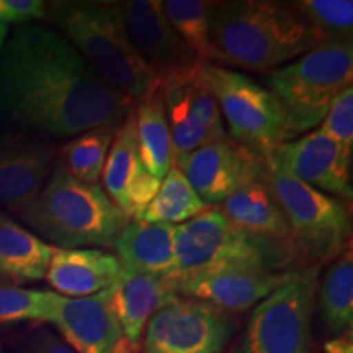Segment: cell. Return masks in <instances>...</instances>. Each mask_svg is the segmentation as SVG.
I'll return each mask as SVG.
<instances>
[{"label": "cell", "instance_id": "1", "mask_svg": "<svg viewBox=\"0 0 353 353\" xmlns=\"http://www.w3.org/2000/svg\"><path fill=\"white\" fill-rule=\"evenodd\" d=\"M134 105L57 30L28 23L8 33L0 52V114L17 126L76 138L121 125Z\"/></svg>", "mask_w": 353, "mask_h": 353}, {"label": "cell", "instance_id": "10", "mask_svg": "<svg viewBox=\"0 0 353 353\" xmlns=\"http://www.w3.org/2000/svg\"><path fill=\"white\" fill-rule=\"evenodd\" d=\"M234 322L208 303L175 296L145 324L144 353H223Z\"/></svg>", "mask_w": 353, "mask_h": 353}, {"label": "cell", "instance_id": "37", "mask_svg": "<svg viewBox=\"0 0 353 353\" xmlns=\"http://www.w3.org/2000/svg\"><path fill=\"white\" fill-rule=\"evenodd\" d=\"M0 353H2V350H0Z\"/></svg>", "mask_w": 353, "mask_h": 353}, {"label": "cell", "instance_id": "13", "mask_svg": "<svg viewBox=\"0 0 353 353\" xmlns=\"http://www.w3.org/2000/svg\"><path fill=\"white\" fill-rule=\"evenodd\" d=\"M352 159L353 151L322 134L317 128L303 138L280 144L267 161L309 187L350 201Z\"/></svg>", "mask_w": 353, "mask_h": 353}, {"label": "cell", "instance_id": "7", "mask_svg": "<svg viewBox=\"0 0 353 353\" xmlns=\"http://www.w3.org/2000/svg\"><path fill=\"white\" fill-rule=\"evenodd\" d=\"M263 180L280 205L306 267H321L350 244L352 216L345 201L299 182L268 161Z\"/></svg>", "mask_w": 353, "mask_h": 353}, {"label": "cell", "instance_id": "29", "mask_svg": "<svg viewBox=\"0 0 353 353\" xmlns=\"http://www.w3.org/2000/svg\"><path fill=\"white\" fill-rule=\"evenodd\" d=\"M54 291L28 290L0 283V325L37 321L51 322L61 303Z\"/></svg>", "mask_w": 353, "mask_h": 353}, {"label": "cell", "instance_id": "8", "mask_svg": "<svg viewBox=\"0 0 353 353\" xmlns=\"http://www.w3.org/2000/svg\"><path fill=\"white\" fill-rule=\"evenodd\" d=\"M196 70L216 99L232 141L267 159L278 145L293 139L283 112L267 87L218 64L200 63Z\"/></svg>", "mask_w": 353, "mask_h": 353}, {"label": "cell", "instance_id": "34", "mask_svg": "<svg viewBox=\"0 0 353 353\" xmlns=\"http://www.w3.org/2000/svg\"><path fill=\"white\" fill-rule=\"evenodd\" d=\"M325 353H353V335L352 330L335 335L324 345Z\"/></svg>", "mask_w": 353, "mask_h": 353}, {"label": "cell", "instance_id": "36", "mask_svg": "<svg viewBox=\"0 0 353 353\" xmlns=\"http://www.w3.org/2000/svg\"><path fill=\"white\" fill-rule=\"evenodd\" d=\"M125 353H138V350H136V345H132V347L128 348Z\"/></svg>", "mask_w": 353, "mask_h": 353}, {"label": "cell", "instance_id": "3", "mask_svg": "<svg viewBox=\"0 0 353 353\" xmlns=\"http://www.w3.org/2000/svg\"><path fill=\"white\" fill-rule=\"evenodd\" d=\"M13 216L56 249H113L131 221L99 183L76 179L59 161L38 195Z\"/></svg>", "mask_w": 353, "mask_h": 353}, {"label": "cell", "instance_id": "23", "mask_svg": "<svg viewBox=\"0 0 353 353\" xmlns=\"http://www.w3.org/2000/svg\"><path fill=\"white\" fill-rule=\"evenodd\" d=\"M54 247L0 208V280L28 283L46 276Z\"/></svg>", "mask_w": 353, "mask_h": 353}, {"label": "cell", "instance_id": "14", "mask_svg": "<svg viewBox=\"0 0 353 353\" xmlns=\"http://www.w3.org/2000/svg\"><path fill=\"white\" fill-rule=\"evenodd\" d=\"M100 179L110 200L132 221L141 219L161 187L141 159L134 108L117 128Z\"/></svg>", "mask_w": 353, "mask_h": 353}, {"label": "cell", "instance_id": "28", "mask_svg": "<svg viewBox=\"0 0 353 353\" xmlns=\"http://www.w3.org/2000/svg\"><path fill=\"white\" fill-rule=\"evenodd\" d=\"M118 126L94 128L72 138L61 149L59 162L82 182L99 183Z\"/></svg>", "mask_w": 353, "mask_h": 353}, {"label": "cell", "instance_id": "4", "mask_svg": "<svg viewBox=\"0 0 353 353\" xmlns=\"http://www.w3.org/2000/svg\"><path fill=\"white\" fill-rule=\"evenodd\" d=\"M51 19L90 68L134 103L162 83L132 44L120 3L52 2Z\"/></svg>", "mask_w": 353, "mask_h": 353}, {"label": "cell", "instance_id": "17", "mask_svg": "<svg viewBox=\"0 0 353 353\" xmlns=\"http://www.w3.org/2000/svg\"><path fill=\"white\" fill-rule=\"evenodd\" d=\"M51 324L76 353H125L132 347L113 314L108 290L87 298H61Z\"/></svg>", "mask_w": 353, "mask_h": 353}, {"label": "cell", "instance_id": "19", "mask_svg": "<svg viewBox=\"0 0 353 353\" xmlns=\"http://www.w3.org/2000/svg\"><path fill=\"white\" fill-rule=\"evenodd\" d=\"M108 291L113 314L131 345L139 342L154 312L176 296L169 275L134 272L123 267Z\"/></svg>", "mask_w": 353, "mask_h": 353}, {"label": "cell", "instance_id": "30", "mask_svg": "<svg viewBox=\"0 0 353 353\" xmlns=\"http://www.w3.org/2000/svg\"><path fill=\"white\" fill-rule=\"evenodd\" d=\"M322 41H352V0H296L291 2Z\"/></svg>", "mask_w": 353, "mask_h": 353}, {"label": "cell", "instance_id": "11", "mask_svg": "<svg viewBox=\"0 0 353 353\" xmlns=\"http://www.w3.org/2000/svg\"><path fill=\"white\" fill-rule=\"evenodd\" d=\"M174 165L206 205L218 206L237 190L262 180L267 159L226 136L190 154L175 156Z\"/></svg>", "mask_w": 353, "mask_h": 353}, {"label": "cell", "instance_id": "24", "mask_svg": "<svg viewBox=\"0 0 353 353\" xmlns=\"http://www.w3.org/2000/svg\"><path fill=\"white\" fill-rule=\"evenodd\" d=\"M136 132L143 164L161 180L174 165V148L161 85L136 101Z\"/></svg>", "mask_w": 353, "mask_h": 353}, {"label": "cell", "instance_id": "20", "mask_svg": "<svg viewBox=\"0 0 353 353\" xmlns=\"http://www.w3.org/2000/svg\"><path fill=\"white\" fill-rule=\"evenodd\" d=\"M121 265L101 249H56L48 265L46 280L63 298H87L112 288Z\"/></svg>", "mask_w": 353, "mask_h": 353}, {"label": "cell", "instance_id": "21", "mask_svg": "<svg viewBox=\"0 0 353 353\" xmlns=\"http://www.w3.org/2000/svg\"><path fill=\"white\" fill-rule=\"evenodd\" d=\"M218 208L241 231L296 249L280 205L263 179L237 190Z\"/></svg>", "mask_w": 353, "mask_h": 353}, {"label": "cell", "instance_id": "33", "mask_svg": "<svg viewBox=\"0 0 353 353\" xmlns=\"http://www.w3.org/2000/svg\"><path fill=\"white\" fill-rule=\"evenodd\" d=\"M19 353H76L61 335L46 327L26 334L19 345Z\"/></svg>", "mask_w": 353, "mask_h": 353}, {"label": "cell", "instance_id": "15", "mask_svg": "<svg viewBox=\"0 0 353 353\" xmlns=\"http://www.w3.org/2000/svg\"><path fill=\"white\" fill-rule=\"evenodd\" d=\"M120 8L132 44L162 79L200 64L165 19L161 0H131Z\"/></svg>", "mask_w": 353, "mask_h": 353}, {"label": "cell", "instance_id": "35", "mask_svg": "<svg viewBox=\"0 0 353 353\" xmlns=\"http://www.w3.org/2000/svg\"><path fill=\"white\" fill-rule=\"evenodd\" d=\"M7 37H8V25L0 23V52L3 50V44L7 41Z\"/></svg>", "mask_w": 353, "mask_h": 353}, {"label": "cell", "instance_id": "31", "mask_svg": "<svg viewBox=\"0 0 353 353\" xmlns=\"http://www.w3.org/2000/svg\"><path fill=\"white\" fill-rule=\"evenodd\" d=\"M319 131L353 151V87H347L325 113Z\"/></svg>", "mask_w": 353, "mask_h": 353}, {"label": "cell", "instance_id": "6", "mask_svg": "<svg viewBox=\"0 0 353 353\" xmlns=\"http://www.w3.org/2000/svg\"><path fill=\"white\" fill-rule=\"evenodd\" d=\"M352 41H321L267 76L291 138L321 125L334 100L352 85Z\"/></svg>", "mask_w": 353, "mask_h": 353}, {"label": "cell", "instance_id": "32", "mask_svg": "<svg viewBox=\"0 0 353 353\" xmlns=\"http://www.w3.org/2000/svg\"><path fill=\"white\" fill-rule=\"evenodd\" d=\"M48 7L41 0H0V23L28 25L46 17Z\"/></svg>", "mask_w": 353, "mask_h": 353}, {"label": "cell", "instance_id": "26", "mask_svg": "<svg viewBox=\"0 0 353 353\" xmlns=\"http://www.w3.org/2000/svg\"><path fill=\"white\" fill-rule=\"evenodd\" d=\"M205 210H208V205L198 196L182 172L172 165L139 221L176 226L201 214Z\"/></svg>", "mask_w": 353, "mask_h": 353}, {"label": "cell", "instance_id": "12", "mask_svg": "<svg viewBox=\"0 0 353 353\" xmlns=\"http://www.w3.org/2000/svg\"><path fill=\"white\" fill-rule=\"evenodd\" d=\"M161 90L174 157L226 138L218 103L196 68L164 77Z\"/></svg>", "mask_w": 353, "mask_h": 353}, {"label": "cell", "instance_id": "18", "mask_svg": "<svg viewBox=\"0 0 353 353\" xmlns=\"http://www.w3.org/2000/svg\"><path fill=\"white\" fill-rule=\"evenodd\" d=\"M56 149L50 143L12 134L0 138V206L10 214L28 205L50 176Z\"/></svg>", "mask_w": 353, "mask_h": 353}, {"label": "cell", "instance_id": "22", "mask_svg": "<svg viewBox=\"0 0 353 353\" xmlns=\"http://www.w3.org/2000/svg\"><path fill=\"white\" fill-rule=\"evenodd\" d=\"M175 226L130 221L113 249L123 268L134 272L170 275L174 268Z\"/></svg>", "mask_w": 353, "mask_h": 353}, {"label": "cell", "instance_id": "5", "mask_svg": "<svg viewBox=\"0 0 353 353\" xmlns=\"http://www.w3.org/2000/svg\"><path fill=\"white\" fill-rule=\"evenodd\" d=\"M241 267L294 272L306 265L294 247L241 231L218 206L175 226L174 268L169 275L174 285L203 273Z\"/></svg>", "mask_w": 353, "mask_h": 353}, {"label": "cell", "instance_id": "27", "mask_svg": "<svg viewBox=\"0 0 353 353\" xmlns=\"http://www.w3.org/2000/svg\"><path fill=\"white\" fill-rule=\"evenodd\" d=\"M161 3L165 19L195 54L198 63L213 64L214 51L210 41V13L216 2L165 0Z\"/></svg>", "mask_w": 353, "mask_h": 353}, {"label": "cell", "instance_id": "16", "mask_svg": "<svg viewBox=\"0 0 353 353\" xmlns=\"http://www.w3.org/2000/svg\"><path fill=\"white\" fill-rule=\"evenodd\" d=\"M290 275L291 272L265 267L226 268L180 281L175 285V294L208 303L228 314L245 312L283 285Z\"/></svg>", "mask_w": 353, "mask_h": 353}, {"label": "cell", "instance_id": "25", "mask_svg": "<svg viewBox=\"0 0 353 353\" xmlns=\"http://www.w3.org/2000/svg\"><path fill=\"white\" fill-rule=\"evenodd\" d=\"M319 311L325 329L341 335L352 330L353 325V257L348 244L332 260L321 285L317 286Z\"/></svg>", "mask_w": 353, "mask_h": 353}, {"label": "cell", "instance_id": "9", "mask_svg": "<svg viewBox=\"0 0 353 353\" xmlns=\"http://www.w3.org/2000/svg\"><path fill=\"white\" fill-rule=\"evenodd\" d=\"M319 265L291 272L255 306L239 353H311V322Z\"/></svg>", "mask_w": 353, "mask_h": 353}, {"label": "cell", "instance_id": "2", "mask_svg": "<svg viewBox=\"0 0 353 353\" xmlns=\"http://www.w3.org/2000/svg\"><path fill=\"white\" fill-rule=\"evenodd\" d=\"M210 41L214 61L272 72L306 54L322 39L291 2L231 0L214 3Z\"/></svg>", "mask_w": 353, "mask_h": 353}]
</instances>
